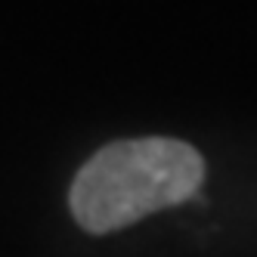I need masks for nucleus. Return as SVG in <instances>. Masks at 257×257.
<instances>
[{
    "label": "nucleus",
    "mask_w": 257,
    "mask_h": 257,
    "mask_svg": "<svg viewBox=\"0 0 257 257\" xmlns=\"http://www.w3.org/2000/svg\"><path fill=\"white\" fill-rule=\"evenodd\" d=\"M205 158L189 143L143 137L108 143L78 171L68 205L87 232H115L198 192Z\"/></svg>",
    "instance_id": "nucleus-1"
}]
</instances>
